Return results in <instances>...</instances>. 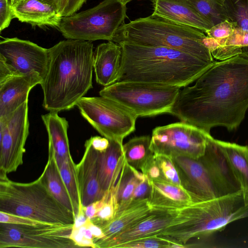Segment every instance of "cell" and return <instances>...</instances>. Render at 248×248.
Segmentation results:
<instances>
[{
    "label": "cell",
    "instance_id": "cell-29",
    "mask_svg": "<svg viewBox=\"0 0 248 248\" xmlns=\"http://www.w3.org/2000/svg\"><path fill=\"white\" fill-rule=\"evenodd\" d=\"M140 182L131 167L125 161L118 180L117 213L129 205L133 192Z\"/></svg>",
    "mask_w": 248,
    "mask_h": 248
},
{
    "label": "cell",
    "instance_id": "cell-43",
    "mask_svg": "<svg viewBox=\"0 0 248 248\" xmlns=\"http://www.w3.org/2000/svg\"><path fill=\"white\" fill-rule=\"evenodd\" d=\"M86 225L87 228L91 230L94 239H99L104 237L105 235L101 228L93 223L91 220H88Z\"/></svg>",
    "mask_w": 248,
    "mask_h": 248
},
{
    "label": "cell",
    "instance_id": "cell-19",
    "mask_svg": "<svg viewBox=\"0 0 248 248\" xmlns=\"http://www.w3.org/2000/svg\"><path fill=\"white\" fill-rule=\"evenodd\" d=\"M152 1L154 15L198 29L204 33L213 26L186 0H152Z\"/></svg>",
    "mask_w": 248,
    "mask_h": 248
},
{
    "label": "cell",
    "instance_id": "cell-26",
    "mask_svg": "<svg viewBox=\"0 0 248 248\" xmlns=\"http://www.w3.org/2000/svg\"><path fill=\"white\" fill-rule=\"evenodd\" d=\"M40 177L55 199L74 214L70 197L52 155L48 154L47 162Z\"/></svg>",
    "mask_w": 248,
    "mask_h": 248
},
{
    "label": "cell",
    "instance_id": "cell-10",
    "mask_svg": "<svg viewBox=\"0 0 248 248\" xmlns=\"http://www.w3.org/2000/svg\"><path fill=\"white\" fill-rule=\"evenodd\" d=\"M83 117L103 137L123 144L135 130L138 116L129 108L110 98L82 97L76 106Z\"/></svg>",
    "mask_w": 248,
    "mask_h": 248
},
{
    "label": "cell",
    "instance_id": "cell-39",
    "mask_svg": "<svg viewBox=\"0 0 248 248\" xmlns=\"http://www.w3.org/2000/svg\"><path fill=\"white\" fill-rule=\"evenodd\" d=\"M0 223L31 225H38L45 223L30 218L2 211H0Z\"/></svg>",
    "mask_w": 248,
    "mask_h": 248
},
{
    "label": "cell",
    "instance_id": "cell-33",
    "mask_svg": "<svg viewBox=\"0 0 248 248\" xmlns=\"http://www.w3.org/2000/svg\"><path fill=\"white\" fill-rule=\"evenodd\" d=\"M175 243L156 235L129 241L118 246L117 248H173Z\"/></svg>",
    "mask_w": 248,
    "mask_h": 248
},
{
    "label": "cell",
    "instance_id": "cell-18",
    "mask_svg": "<svg viewBox=\"0 0 248 248\" xmlns=\"http://www.w3.org/2000/svg\"><path fill=\"white\" fill-rule=\"evenodd\" d=\"M15 18L40 27H58L62 18L54 0H21L12 5Z\"/></svg>",
    "mask_w": 248,
    "mask_h": 248
},
{
    "label": "cell",
    "instance_id": "cell-37",
    "mask_svg": "<svg viewBox=\"0 0 248 248\" xmlns=\"http://www.w3.org/2000/svg\"><path fill=\"white\" fill-rule=\"evenodd\" d=\"M149 181H164L160 169L156 161L155 155L148 161L141 170Z\"/></svg>",
    "mask_w": 248,
    "mask_h": 248
},
{
    "label": "cell",
    "instance_id": "cell-44",
    "mask_svg": "<svg viewBox=\"0 0 248 248\" xmlns=\"http://www.w3.org/2000/svg\"><path fill=\"white\" fill-rule=\"evenodd\" d=\"M85 215L88 219L93 218L97 211L96 202H93L83 207Z\"/></svg>",
    "mask_w": 248,
    "mask_h": 248
},
{
    "label": "cell",
    "instance_id": "cell-12",
    "mask_svg": "<svg viewBox=\"0 0 248 248\" xmlns=\"http://www.w3.org/2000/svg\"><path fill=\"white\" fill-rule=\"evenodd\" d=\"M73 225L0 223V248H74L69 238Z\"/></svg>",
    "mask_w": 248,
    "mask_h": 248
},
{
    "label": "cell",
    "instance_id": "cell-32",
    "mask_svg": "<svg viewBox=\"0 0 248 248\" xmlns=\"http://www.w3.org/2000/svg\"><path fill=\"white\" fill-rule=\"evenodd\" d=\"M118 181L109 190L108 198L103 206L98 210L95 217L91 220L96 225L111 220L116 216L118 208L117 202Z\"/></svg>",
    "mask_w": 248,
    "mask_h": 248
},
{
    "label": "cell",
    "instance_id": "cell-16",
    "mask_svg": "<svg viewBox=\"0 0 248 248\" xmlns=\"http://www.w3.org/2000/svg\"><path fill=\"white\" fill-rule=\"evenodd\" d=\"M84 145L83 156L76 165L80 200L83 207L101 199L106 192L101 187L98 179L99 152L93 148L89 139Z\"/></svg>",
    "mask_w": 248,
    "mask_h": 248
},
{
    "label": "cell",
    "instance_id": "cell-3",
    "mask_svg": "<svg viewBox=\"0 0 248 248\" xmlns=\"http://www.w3.org/2000/svg\"><path fill=\"white\" fill-rule=\"evenodd\" d=\"M119 44L122 56L117 82L136 81L176 86H188L215 62L165 47Z\"/></svg>",
    "mask_w": 248,
    "mask_h": 248
},
{
    "label": "cell",
    "instance_id": "cell-31",
    "mask_svg": "<svg viewBox=\"0 0 248 248\" xmlns=\"http://www.w3.org/2000/svg\"><path fill=\"white\" fill-rule=\"evenodd\" d=\"M224 10L235 28L248 30V0H224Z\"/></svg>",
    "mask_w": 248,
    "mask_h": 248
},
{
    "label": "cell",
    "instance_id": "cell-38",
    "mask_svg": "<svg viewBox=\"0 0 248 248\" xmlns=\"http://www.w3.org/2000/svg\"><path fill=\"white\" fill-rule=\"evenodd\" d=\"M14 18L11 0H0V31L8 27Z\"/></svg>",
    "mask_w": 248,
    "mask_h": 248
},
{
    "label": "cell",
    "instance_id": "cell-8",
    "mask_svg": "<svg viewBox=\"0 0 248 248\" xmlns=\"http://www.w3.org/2000/svg\"><path fill=\"white\" fill-rule=\"evenodd\" d=\"M127 17L126 5L118 0H104L93 8L63 17L58 28L67 39L112 41Z\"/></svg>",
    "mask_w": 248,
    "mask_h": 248
},
{
    "label": "cell",
    "instance_id": "cell-14",
    "mask_svg": "<svg viewBox=\"0 0 248 248\" xmlns=\"http://www.w3.org/2000/svg\"><path fill=\"white\" fill-rule=\"evenodd\" d=\"M28 102L0 118V172L16 171L23 163L29 133Z\"/></svg>",
    "mask_w": 248,
    "mask_h": 248
},
{
    "label": "cell",
    "instance_id": "cell-11",
    "mask_svg": "<svg viewBox=\"0 0 248 248\" xmlns=\"http://www.w3.org/2000/svg\"><path fill=\"white\" fill-rule=\"evenodd\" d=\"M210 133L180 122L153 130L150 149L155 155L182 156L198 159L204 154Z\"/></svg>",
    "mask_w": 248,
    "mask_h": 248
},
{
    "label": "cell",
    "instance_id": "cell-6",
    "mask_svg": "<svg viewBox=\"0 0 248 248\" xmlns=\"http://www.w3.org/2000/svg\"><path fill=\"white\" fill-rule=\"evenodd\" d=\"M205 36L198 29L152 14L124 23L116 31L112 41L168 47L214 61L210 50L203 43Z\"/></svg>",
    "mask_w": 248,
    "mask_h": 248
},
{
    "label": "cell",
    "instance_id": "cell-42",
    "mask_svg": "<svg viewBox=\"0 0 248 248\" xmlns=\"http://www.w3.org/2000/svg\"><path fill=\"white\" fill-rule=\"evenodd\" d=\"M87 0H68L62 16H71L76 13Z\"/></svg>",
    "mask_w": 248,
    "mask_h": 248
},
{
    "label": "cell",
    "instance_id": "cell-7",
    "mask_svg": "<svg viewBox=\"0 0 248 248\" xmlns=\"http://www.w3.org/2000/svg\"><path fill=\"white\" fill-rule=\"evenodd\" d=\"M0 211L57 225H73L74 214L58 202L40 177L27 183L0 172Z\"/></svg>",
    "mask_w": 248,
    "mask_h": 248
},
{
    "label": "cell",
    "instance_id": "cell-13",
    "mask_svg": "<svg viewBox=\"0 0 248 248\" xmlns=\"http://www.w3.org/2000/svg\"><path fill=\"white\" fill-rule=\"evenodd\" d=\"M48 62V48L17 37L6 38L0 42V81L33 72L43 79Z\"/></svg>",
    "mask_w": 248,
    "mask_h": 248
},
{
    "label": "cell",
    "instance_id": "cell-23",
    "mask_svg": "<svg viewBox=\"0 0 248 248\" xmlns=\"http://www.w3.org/2000/svg\"><path fill=\"white\" fill-rule=\"evenodd\" d=\"M57 112L42 115L48 138V154L52 155L57 165L71 157L67 136L68 122Z\"/></svg>",
    "mask_w": 248,
    "mask_h": 248
},
{
    "label": "cell",
    "instance_id": "cell-47",
    "mask_svg": "<svg viewBox=\"0 0 248 248\" xmlns=\"http://www.w3.org/2000/svg\"><path fill=\"white\" fill-rule=\"evenodd\" d=\"M84 237L87 239H92V240L93 239V235L91 230L88 228H87L86 229V230H85L84 232Z\"/></svg>",
    "mask_w": 248,
    "mask_h": 248
},
{
    "label": "cell",
    "instance_id": "cell-21",
    "mask_svg": "<svg viewBox=\"0 0 248 248\" xmlns=\"http://www.w3.org/2000/svg\"><path fill=\"white\" fill-rule=\"evenodd\" d=\"M148 203L152 210H179L193 203L190 194L182 187L165 181L150 182Z\"/></svg>",
    "mask_w": 248,
    "mask_h": 248
},
{
    "label": "cell",
    "instance_id": "cell-5",
    "mask_svg": "<svg viewBox=\"0 0 248 248\" xmlns=\"http://www.w3.org/2000/svg\"><path fill=\"white\" fill-rule=\"evenodd\" d=\"M182 187L193 202L205 201L241 191V186L228 161L211 135L204 155L198 159L172 157Z\"/></svg>",
    "mask_w": 248,
    "mask_h": 248
},
{
    "label": "cell",
    "instance_id": "cell-25",
    "mask_svg": "<svg viewBox=\"0 0 248 248\" xmlns=\"http://www.w3.org/2000/svg\"><path fill=\"white\" fill-rule=\"evenodd\" d=\"M248 199V146L215 139Z\"/></svg>",
    "mask_w": 248,
    "mask_h": 248
},
{
    "label": "cell",
    "instance_id": "cell-2",
    "mask_svg": "<svg viewBox=\"0 0 248 248\" xmlns=\"http://www.w3.org/2000/svg\"><path fill=\"white\" fill-rule=\"evenodd\" d=\"M92 42L66 39L48 48L46 74L40 84L43 106L49 112L71 109L93 88Z\"/></svg>",
    "mask_w": 248,
    "mask_h": 248
},
{
    "label": "cell",
    "instance_id": "cell-24",
    "mask_svg": "<svg viewBox=\"0 0 248 248\" xmlns=\"http://www.w3.org/2000/svg\"><path fill=\"white\" fill-rule=\"evenodd\" d=\"M148 199L134 202L117 213L110 221L97 225L102 230L104 237L110 238L130 227L152 211Z\"/></svg>",
    "mask_w": 248,
    "mask_h": 248
},
{
    "label": "cell",
    "instance_id": "cell-22",
    "mask_svg": "<svg viewBox=\"0 0 248 248\" xmlns=\"http://www.w3.org/2000/svg\"><path fill=\"white\" fill-rule=\"evenodd\" d=\"M108 148L99 152L98 168V179L101 187L106 192L114 186L125 162L123 149V144L109 140Z\"/></svg>",
    "mask_w": 248,
    "mask_h": 248
},
{
    "label": "cell",
    "instance_id": "cell-34",
    "mask_svg": "<svg viewBox=\"0 0 248 248\" xmlns=\"http://www.w3.org/2000/svg\"><path fill=\"white\" fill-rule=\"evenodd\" d=\"M155 157L164 181L182 187L177 169L172 158L162 155H155Z\"/></svg>",
    "mask_w": 248,
    "mask_h": 248
},
{
    "label": "cell",
    "instance_id": "cell-30",
    "mask_svg": "<svg viewBox=\"0 0 248 248\" xmlns=\"http://www.w3.org/2000/svg\"><path fill=\"white\" fill-rule=\"evenodd\" d=\"M186 1L213 26L227 20L224 10V0Z\"/></svg>",
    "mask_w": 248,
    "mask_h": 248
},
{
    "label": "cell",
    "instance_id": "cell-4",
    "mask_svg": "<svg viewBox=\"0 0 248 248\" xmlns=\"http://www.w3.org/2000/svg\"><path fill=\"white\" fill-rule=\"evenodd\" d=\"M248 217V199L242 190L193 202L178 211L170 224L157 235L184 245L194 238L206 239L229 223Z\"/></svg>",
    "mask_w": 248,
    "mask_h": 248
},
{
    "label": "cell",
    "instance_id": "cell-48",
    "mask_svg": "<svg viewBox=\"0 0 248 248\" xmlns=\"http://www.w3.org/2000/svg\"><path fill=\"white\" fill-rule=\"evenodd\" d=\"M119 1H120L121 3L124 4V5H126L130 1H132V0H118Z\"/></svg>",
    "mask_w": 248,
    "mask_h": 248
},
{
    "label": "cell",
    "instance_id": "cell-46",
    "mask_svg": "<svg viewBox=\"0 0 248 248\" xmlns=\"http://www.w3.org/2000/svg\"><path fill=\"white\" fill-rule=\"evenodd\" d=\"M54 1L58 10L62 16L68 0H54Z\"/></svg>",
    "mask_w": 248,
    "mask_h": 248
},
{
    "label": "cell",
    "instance_id": "cell-36",
    "mask_svg": "<svg viewBox=\"0 0 248 248\" xmlns=\"http://www.w3.org/2000/svg\"><path fill=\"white\" fill-rule=\"evenodd\" d=\"M87 228L86 223L78 228H75L73 227L69 238L78 247L96 248L93 239H89L84 237V232Z\"/></svg>",
    "mask_w": 248,
    "mask_h": 248
},
{
    "label": "cell",
    "instance_id": "cell-27",
    "mask_svg": "<svg viewBox=\"0 0 248 248\" xmlns=\"http://www.w3.org/2000/svg\"><path fill=\"white\" fill-rule=\"evenodd\" d=\"M151 136L135 137L123 144L125 160L129 166L140 170L155 155L150 149Z\"/></svg>",
    "mask_w": 248,
    "mask_h": 248
},
{
    "label": "cell",
    "instance_id": "cell-20",
    "mask_svg": "<svg viewBox=\"0 0 248 248\" xmlns=\"http://www.w3.org/2000/svg\"><path fill=\"white\" fill-rule=\"evenodd\" d=\"M122 56L121 46L113 41L96 47L93 52V69L99 84L106 87L117 81Z\"/></svg>",
    "mask_w": 248,
    "mask_h": 248
},
{
    "label": "cell",
    "instance_id": "cell-35",
    "mask_svg": "<svg viewBox=\"0 0 248 248\" xmlns=\"http://www.w3.org/2000/svg\"><path fill=\"white\" fill-rule=\"evenodd\" d=\"M235 27L233 24L228 20L213 26L205 32L208 37L214 38H224L229 36L233 32Z\"/></svg>",
    "mask_w": 248,
    "mask_h": 248
},
{
    "label": "cell",
    "instance_id": "cell-41",
    "mask_svg": "<svg viewBox=\"0 0 248 248\" xmlns=\"http://www.w3.org/2000/svg\"><path fill=\"white\" fill-rule=\"evenodd\" d=\"M89 140L93 148L99 152L106 150L109 145V140L104 137L93 136Z\"/></svg>",
    "mask_w": 248,
    "mask_h": 248
},
{
    "label": "cell",
    "instance_id": "cell-28",
    "mask_svg": "<svg viewBox=\"0 0 248 248\" xmlns=\"http://www.w3.org/2000/svg\"><path fill=\"white\" fill-rule=\"evenodd\" d=\"M76 165L72 157L57 165L61 175L70 197L76 217L83 210L80 200L77 176Z\"/></svg>",
    "mask_w": 248,
    "mask_h": 248
},
{
    "label": "cell",
    "instance_id": "cell-15",
    "mask_svg": "<svg viewBox=\"0 0 248 248\" xmlns=\"http://www.w3.org/2000/svg\"><path fill=\"white\" fill-rule=\"evenodd\" d=\"M178 211L152 210L146 217L120 233L106 239H93V241L96 248H117L129 241L157 235L170 224Z\"/></svg>",
    "mask_w": 248,
    "mask_h": 248
},
{
    "label": "cell",
    "instance_id": "cell-45",
    "mask_svg": "<svg viewBox=\"0 0 248 248\" xmlns=\"http://www.w3.org/2000/svg\"><path fill=\"white\" fill-rule=\"evenodd\" d=\"M88 220V218L85 215L84 210H83L80 212L75 217L73 227L75 228H78L85 225L87 223Z\"/></svg>",
    "mask_w": 248,
    "mask_h": 248
},
{
    "label": "cell",
    "instance_id": "cell-17",
    "mask_svg": "<svg viewBox=\"0 0 248 248\" xmlns=\"http://www.w3.org/2000/svg\"><path fill=\"white\" fill-rule=\"evenodd\" d=\"M42 80L38 73L33 72L0 81V118L7 116L28 101L30 91Z\"/></svg>",
    "mask_w": 248,
    "mask_h": 248
},
{
    "label": "cell",
    "instance_id": "cell-40",
    "mask_svg": "<svg viewBox=\"0 0 248 248\" xmlns=\"http://www.w3.org/2000/svg\"><path fill=\"white\" fill-rule=\"evenodd\" d=\"M151 190V183L147 178L145 180L140 182L133 192L130 203L134 202L148 200Z\"/></svg>",
    "mask_w": 248,
    "mask_h": 248
},
{
    "label": "cell",
    "instance_id": "cell-49",
    "mask_svg": "<svg viewBox=\"0 0 248 248\" xmlns=\"http://www.w3.org/2000/svg\"><path fill=\"white\" fill-rule=\"evenodd\" d=\"M21 0H11L12 6L16 4Z\"/></svg>",
    "mask_w": 248,
    "mask_h": 248
},
{
    "label": "cell",
    "instance_id": "cell-1",
    "mask_svg": "<svg viewBox=\"0 0 248 248\" xmlns=\"http://www.w3.org/2000/svg\"><path fill=\"white\" fill-rule=\"evenodd\" d=\"M248 109V59L215 61L192 86L181 89L170 114L210 133L216 126L236 129Z\"/></svg>",
    "mask_w": 248,
    "mask_h": 248
},
{
    "label": "cell",
    "instance_id": "cell-9",
    "mask_svg": "<svg viewBox=\"0 0 248 248\" xmlns=\"http://www.w3.org/2000/svg\"><path fill=\"white\" fill-rule=\"evenodd\" d=\"M181 88L136 81L116 82L105 87L100 95L115 100L139 117L170 113Z\"/></svg>",
    "mask_w": 248,
    "mask_h": 248
}]
</instances>
